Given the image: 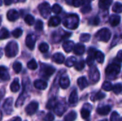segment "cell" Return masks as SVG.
<instances>
[{
	"mask_svg": "<svg viewBox=\"0 0 122 121\" xmlns=\"http://www.w3.org/2000/svg\"><path fill=\"white\" fill-rule=\"evenodd\" d=\"M79 23V18L76 14H69L64 20L63 24L68 29H75L78 27Z\"/></svg>",
	"mask_w": 122,
	"mask_h": 121,
	"instance_id": "1",
	"label": "cell"
},
{
	"mask_svg": "<svg viewBox=\"0 0 122 121\" xmlns=\"http://www.w3.org/2000/svg\"><path fill=\"white\" fill-rule=\"evenodd\" d=\"M121 64L119 63H112L106 68L107 76L110 79H114L121 71Z\"/></svg>",
	"mask_w": 122,
	"mask_h": 121,
	"instance_id": "2",
	"label": "cell"
},
{
	"mask_svg": "<svg viewBox=\"0 0 122 121\" xmlns=\"http://www.w3.org/2000/svg\"><path fill=\"white\" fill-rule=\"evenodd\" d=\"M19 51V46L16 42L10 41L5 47V54L7 57L13 58L16 56Z\"/></svg>",
	"mask_w": 122,
	"mask_h": 121,
	"instance_id": "3",
	"label": "cell"
},
{
	"mask_svg": "<svg viewBox=\"0 0 122 121\" xmlns=\"http://www.w3.org/2000/svg\"><path fill=\"white\" fill-rule=\"evenodd\" d=\"M111 35H112V34H111V31H109V29L103 28V29H100L97 33L96 37L99 41H102L104 42H107L109 41V39L111 38Z\"/></svg>",
	"mask_w": 122,
	"mask_h": 121,
	"instance_id": "4",
	"label": "cell"
},
{
	"mask_svg": "<svg viewBox=\"0 0 122 121\" xmlns=\"http://www.w3.org/2000/svg\"><path fill=\"white\" fill-rule=\"evenodd\" d=\"M38 8H39V11L41 15L42 16V17H44V19H47L49 17V16L50 15L51 11L49 4L47 2H44V3L41 4Z\"/></svg>",
	"mask_w": 122,
	"mask_h": 121,
	"instance_id": "5",
	"label": "cell"
},
{
	"mask_svg": "<svg viewBox=\"0 0 122 121\" xmlns=\"http://www.w3.org/2000/svg\"><path fill=\"white\" fill-rule=\"evenodd\" d=\"M89 78L92 83H97L100 78V73L96 66H91L89 73Z\"/></svg>",
	"mask_w": 122,
	"mask_h": 121,
	"instance_id": "6",
	"label": "cell"
},
{
	"mask_svg": "<svg viewBox=\"0 0 122 121\" xmlns=\"http://www.w3.org/2000/svg\"><path fill=\"white\" fill-rule=\"evenodd\" d=\"M12 105H13V98H8L5 100L4 104H3V109L4 111L6 113V114L9 115L12 113Z\"/></svg>",
	"mask_w": 122,
	"mask_h": 121,
	"instance_id": "7",
	"label": "cell"
},
{
	"mask_svg": "<svg viewBox=\"0 0 122 121\" xmlns=\"http://www.w3.org/2000/svg\"><path fill=\"white\" fill-rule=\"evenodd\" d=\"M38 108H39V104L36 101H33V102H31L25 108V111L27 115L29 116H31L33 115L34 113H35L36 112V111L38 110Z\"/></svg>",
	"mask_w": 122,
	"mask_h": 121,
	"instance_id": "8",
	"label": "cell"
},
{
	"mask_svg": "<svg viewBox=\"0 0 122 121\" xmlns=\"http://www.w3.org/2000/svg\"><path fill=\"white\" fill-rule=\"evenodd\" d=\"M36 36L34 34H29L25 40V44L26 46L30 49V50H34V46H35V44H36Z\"/></svg>",
	"mask_w": 122,
	"mask_h": 121,
	"instance_id": "9",
	"label": "cell"
},
{
	"mask_svg": "<svg viewBox=\"0 0 122 121\" xmlns=\"http://www.w3.org/2000/svg\"><path fill=\"white\" fill-rule=\"evenodd\" d=\"M41 71L43 74L46 76V77H49L51 75L54 74V73L55 72V68L51 66H49V65H42L41 66Z\"/></svg>",
	"mask_w": 122,
	"mask_h": 121,
	"instance_id": "10",
	"label": "cell"
},
{
	"mask_svg": "<svg viewBox=\"0 0 122 121\" xmlns=\"http://www.w3.org/2000/svg\"><path fill=\"white\" fill-rule=\"evenodd\" d=\"M10 79L9 73L8 70L4 66H0V80L3 81H6Z\"/></svg>",
	"mask_w": 122,
	"mask_h": 121,
	"instance_id": "11",
	"label": "cell"
},
{
	"mask_svg": "<svg viewBox=\"0 0 122 121\" xmlns=\"http://www.w3.org/2000/svg\"><path fill=\"white\" fill-rule=\"evenodd\" d=\"M6 16H7V19L9 21H14L16 20H17L19 17V12L15 10V9H11L9 10L8 12H7V14H6Z\"/></svg>",
	"mask_w": 122,
	"mask_h": 121,
	"instance_id": "12",
	"label": "cell"
},
{
	"mask_svg": "<svg viewBox=\"0 0 122 121\" xmlns=\"http://www.w3.org/2000/svg\"><path fill=\"white\" fill-rule=\"evenodd\" d=\"M66 106L61 103H58L55 108H54V113L58 116H61L66 111Z\"/></svg>",
	"mask_w": 122,
	"mask_h": 121,
	"instance_id": "13",
	"label": "cell"
},
{
	"mask_svg": "<svg viewBox=\"0 0 122 121\" xmlns=\"http://www.w3.org/2000/svg\"><path fill=\"white\" fill-rule=\"evenodd\" d=\"M27 96V93L26 91H25V89H24L23 92L20 94V96H19V98L17 99L16 102V104H15V106L16 107H20L24 103V101L26 100V98Z\"/></svg>",
	"mask_w": 122,
	"mask_h": 121,
	"instance_id": "14",
	"label": "cell"
},
{
	"mask_svg": "<svg viewBox=\"0 0 122 121\" xmlns=\"http://www.w3.org/2000/svg\"><path fill=\"white\" fill-rule=\"evenodd\" d=\"M59 85L61 88L66 89L70 85V80H69V77L66 76H62L59 80Z\"/></svg>",
	"mask_w": 122,
	"mask_h": 121,
	"instance_id": "15",
	"label": "cell"
},
{
	"mask_svg": "<svg viewBox=\"0 0 122 121\" xmlns=\"http://www.w3.org/2000/svg\"><path fill=\"white\" fill-rule=\"evenodd\" d=\"M47 82L43 80H36L34 83V86L36 89L44 90L47 87Z\"/></svg>",
	"mask_w": 122,
	"mask_h": 121,
	"instance_id": "16",
	"label": "cell"
},
{
	"mask_svg": "<svg viewBox=\"0 0 122 121\" xmlns=\"http://www.w3.org/2000/svg\"><path fill=\"white\" fill-rule=\"evenodd\" d=\"M74 43L72 41H66L63 45H62V47H63V49L66 52V53H69L71 52L74 48Z\"/></svg>",
	"mask_w": 122,
	"mask_h": 121,
	"instance_id": "17",
	"label": "cell"
},
{
	"mask_svg": "<svg viewBox=\"0 0 122 121\" xmlns=\"http://www.w3.org/2000/svg\"><path fill=\"white\" fill-rule=\"evenodd\" d=\"M74 53L76 55H82L84 51H85V46L84 45L81 44H77L76 45L74 46Z\"/></svg>",
	"mask_w": 122,
	"mask_h": 121,
	"instance_id": "18",
	"label": "cell"
},
{
	"mask_svg": "<svg viewBox=\"0 0 122 121\" xmlns=\"http://www.w3.org/2000/svg\"><path fill=\"white\" fill-rule=\"evenodd\" d=\"M121 21V17L119 15H112L109 18V23L112 26H117L119 24Z\"/></svg>",
	"mask_w": 122,
	"mask_h": 121,
	"instance_id": "19",
	"label": "cell"
},
{
	"mask_svg": "<svg viewBox=\"0 0 122 121\" xmlns=\"http://www.w3.org/2000/svg\"><path fill=\"white\" fill-rule=\"evenodd\" d=\"M77 83L81 90H84L88 86V81L86 77H80L77 80Z\"/></svg>",
	"mask_w": 122,
	"mask_h": 121,
	"instance_id": "20",
	"label": "cell"
},
{
	"mask_svg": "<svg viewBox=\"0 0 122 121\" xmlns=\"http://www.w3.org/2000/svg\"><path fill=\"white\" fill-rule=\"evenodd\" d=\"M110 111H111V107L109 106L100 107L97 110V113L101 115V116H107L110 113Z\"/></svg>",
	"mask_w": 122,
	"mask_h": 121,
	"instance_id": "21",
	"label": "cell"
},
{
	"mask_svg": "<svg viewBox=\"0 0 122 121\" xmlns=\"http://www.w3.org/2000/svg\"><path fill=\"white\" fill-rule=\"evenodd\" d=\"M52 59L55 63H56L58 64H61V63H64V56L61 53H56L54 54Z\"/></svg>",
	"mask_w": 122,
	"mask_h": 121,
	"instance_id": "22",
	"label": "cell"
},
{
	"mask_svg": "<svg viewBox=\"0 0 122 121\" xmlns=\"http://www.w3.org/2000/svg\"><path fill=\"white\" fill-rule=\"evenodd\" d=\"M113 0H99V6L102 9H107L112 4Z\"/></svg>",
	"mask_w": 122,
	"mask_h": 121,
	"instance_id": "23",
	"label": "cell"
},
{
	"mask_svg": "<svg viewBox=\"0 0 122 121\" xmlns=\"http://www.w3.org/2000/svg\"><path fill=\"white\" fill-rule=\"evenodd\" d=\"M60 23H61V19L59 17V16H52V17H51V19H49V23H48V24H49V26H53V27H54V26H59V24H60Z\"/></svg>",
	"mask_w": 122,
	"mask_h": 121,
	"instance_id": "24",
	"label": "cell"
},
{
	"mask_svg": "<svg viewBox=\"0 0 122 121\" xmlns=\"http://www.w3.org/2000/svg\"><path fill=\"white\" fill-rule=\"evenodd\" d=\"M19 89H20V85L19 83V79L15 78L10 86V90L11 91V92L16 93V92H18Z\"/></svg>",
	"mask_w": 122,
	"mask_h": 121,
	"instance_id": "25",
	"label": "cell"
},
{
	"mask_svg": "<svg viewBox=\"0 0 122 121\" xmlns=\"http://www.w3.org/2000/svg\"><path fill=\"white\" fill-rule=\"evenodd\" d=\"M78 101V94H77V92L76 90H74L70 96H69V102L70 104H75Z\"/></svg>",
	"mask_w": 122,
	"mask_h": 121,
	"instance_id": "26",
	"label": "cell"
},
{
	"mask_svg": "<svg viewBox=\"0 0 122 121\" xmlns=\"http://www.w3.org/2000/svg\"><path fill=\"white\" fill-rule=\"evenodd\" d=\"M76 63V58L74 56L69 57L65 61V65L67 67H72V66H75Z\"/></svg>",
	"mask_w": 122,
	"mask_h": 121,
	"instance_id": "27",
	"label": "cell"
},
{
	"mask_svg": "<svg viewBox=\"0 0 122 121\" xmlns=\"http://www.w3.org/2000/svg\"><path fill=\"white\" fill-rule=\"evenodd\" d=\"M57 101H56V98H52L51 99L49 100L47 104H46V108L47 109H54L55 108V106H56L57 104Z\"/></svg>",
	"mask_w": 122,
	"mask_h": 121,
	"instance_id": "28",
	"label": "cell"
},
{
	"mask_svg": "<svg viewBox=\"0 0 122 121\" xmlns=\"http://www.w3.org/2000/svg\"><path fill=\"white\" fill-rule=\"evenodd\" d=\"M90 113H91V109L86 108L85 107H84L81 111V116L83 119L89 118L90 116Z\"/></svg>",
	"mask_w": 122,
	"mask_h": 121,
	"instance_id": "29",
	"label": "cell"
},
{
	"mask_svg": "<svg viewBox=\"0 0 122 121\" xmlns=\"http://www.w3.org/2000/svg\"><path fill=\"white\" fill-rule=\"evenodd\" d=\"M76 113L75 111H71L64 118V121H74L76 118Z\"/></svg>",
	"mask_w": 122,
	"mask_h": 121,
	"instance_id": "30",
	"label": "cell"
},
{
	"mask_svg": "<svg viewBox=\"0 0 122 121\" xmlns=\"http://www.w3.org/2000/svg\"><path fill=\"white\" fill-rule=\"evenodd\" d=\"M95 59L97 60V61L99 63H102L104 61V55L102 51H97L95 53V56H94Z\"/></svg>",
	"mask_w": 122,
	"mask_h": 121,
	"instance_id": "31",
	"label": "cell"
},
{
	"mask_svg": "<svg viewBox=\"0 0 122 121\" xmlns=\"http://www.w3.org/2000/svg\"><path fill=\"white\" fill-rule=\"evenodd\" d=\"M9 32L6 29L2 28L1 29H0V40L7 39L9 38Z\"/></svg>",
	"mask_w": 122,
	"mask_h": 121,
	"instance_id": "32",
	"label": "cell"
},
{
	"mask_svg": "<svg viewBox=\"0 0 122 121\" xmlns=\"http://www.w3.org/2000/svg\"><path fill=\"white\" fill-rule=\"evenodd\" d=\"M112 10L116 13H122V4H121L120 2H116L112 6Z\"/></svg>",
	"mask_w": 122,
	"mask_h": 121,
	"instance_id": "33",
	"label": "cell"
},
{
	"mask_svg": "<svg viewBox=\"0 0 122 121\" xmlns=\"http://www.w3.org/2000/svg\"><path fill=\"white\" fill-rule=\"evenodd\" d=\"M24 21L26 24H27L29 26H31L34 24V17L31 14H27L24 18Z\"/></svg>",
	"mask_w": 122,
	"mask_h": 121,
	"instance_id": "34",
	"label": "cell"
},
{
	"mask_svg": "<svg viewBox=\"0 0 122 121\" xmlns=\"http://www.w3.org/2000/svg\"><path fill=\"white\" fill-rule=\"evenodd\" d=\"M27 67L28 68L31 69V70H35L37 68L38 66L36 63V61L35 59H31L30 60L28 63H27Z\"/></svg>",
	"mask_w": 122,
	"mask_h": 121,
	"instance_id": "35",
	"label": "cell"
},
{
	"mask_svg": "<svg viewBox=\"0 0 122 121\" xmlns=\"http://www.w3.org/2000/svg\"><path fill=\"white\" fill-rule=\"evenodd\" d=\"M49 46L46 43H41L39 46V50L41 53H46L49 51Z\"/></svg>",
	"mask_w": 122,
	"mask_h": 121,
	"instance_id": "36",
	"label": "cell"
},
{
	"mask_svg": "<svg viewBox=\"0 0 122 121\" xmlns=\"http://www.w3.org/2000/svg\"><path fill=\"white\" fill-rule=\"evenodd\" d=\"M112 91L115 94H119L122 92V84L121 83H117L114 86H113Z\"/></svg>",
	"mask_w": 122,
	"mask_h": 121,
	"instance_id": "37",
	"label": "cell"
},
{
	"mask_svg": "<svg viewBox=\"0 0 122 121\" xmlns=\"http://www.w3.org/2000/svg\"><path fill=\"white\" fill-rule=\"evenodd\" d=\"M21 68H22V65L20 62H15L13 64V69L15 73H20L21 71Z\"/></svg>",
	"mask_w": 122,
	"mask_h": 121,
	"instance_id": "38",
	"label": "cell"
},
{
	"mask_svg": "<svg viewBox=\"0 0 122 121\" xmlns=\"http://www.w3.org/2000/svg\"><path fill=\"white\" fill-rule=\"evenodd\" d=\"M85 66V61L84 60H81L79 62H76V63L75 64L74 67L75 69L77 71H81Z\"/></svg>",
	"mask_w": 122,
	"mask_h": 121,
	"instance_id": "39",
	"label": "cell"
},
{
	"mask_svg": "<svg viewBox=\"0 0 122 121\" xmlns=\"http://www.w3.org/2000/svg\"><path fill=\"white\" fill-rule=\"evenodd\" d=\"M102 88L106 91H110L113 88V85L109 81H106L102 84Z\"/></svg>",
	"mask_w": 122,
	"mask_h": 121,
	"instance_id": "40",
	"label": "cell"
},
{
	"mask_svg": "<svg viewBox=\"0 0 122 121\" xmlns=\"http://www.w3.org/2000/svg\"><path fill=\"white\" fill-rule=\"evenodd\" d=\"M61 9H62L61 6L60 5H59L58 4H54V5L52 6V7H51V11H52L54 14H59V13H61Z\"/></svg>",
	"mask_w": 122,
	"mask_h": 121,
	"instance_id": "41",
	"label": "cell"
},
{
	"mask_svg": "<svg viewBox=\"0 0 122 121\" xmlns=\"http://www.w3.org/2000/svg\"><path fill=\"white\" fill-rule=\"evenodd\" d=\"M12 36L14 37V38H19L20 37L22 34H23V31L20 29V28H17L16 29H14L13 31H12Z\"/></svg>",
	"mask_w": 122,
	"mask_h": 121,
	"instance_id": "42",
	"label": "cell"
},
{
	"mask_svg": "<svg viewBox=\"0 0 122 121\" xmlns=\"http://www.w3.org/2000/svg\"><path fill=\"white\" fill-rule=\"evenodd\" d=\"M105 96H106L105 93H102V92L99 91V92H98L97 93H96V94H95V96L93 97L94 98H92V100H93V101L102 100V99H103Z\"/></svg>",
	"mask_w": 122,
	"mask_h": 121,
	"instance_id": "43",
	"label": "cell"
},
{
	"mask_svg": "<svg viewBox=\"0 0 122 121\" xmlns=\"http://www.w3.org/2000/svg\"><path fill=\"white\" fill-rule=\"evenodd\" d=\"M92 10V6L89 4H86L81 9V12L83 14H87Z\"/></svg>",
	"mask_w": 122,
	"mask_h": 121,
	"instance_id": "44",
	"label": "cell"
},
{
	"mask_svg": "<svg viewBox=\"0 0 122 121\" xmlns=\"http://www.w3.org/2000/svg\"><path fill=\"white\" fill-rule=\"evenodd\" d=\"M90 38H91V36L90 34H82L81 36H80V38H79V40L82 42H87L90 40Z\"/></svg>",
	"mask_w": 122,
	"mask_h": 121,
	"instance_id": "45",
	"label": "cell"
},
{
	"mask_svg": "<svg viewBox=\"0 0 122 121\" xmlns=\"http://www.w3.org/2000/svg\"><path fill=\"white\" fill-rule=\"evenodd\" d=\"M44 27V24L42 22V21L41 20H37L36 24H35V29L36 31H41L43 29Z\"/></svg>",
	"mask_w": 122,
	"mask_h": 121,
	"instance_id": "46",
	"label": "cell"
},
{
	"mask_svg": "<svg viewBox=\"0 0 122 121\" xmlns=\"http://www.w3.org/2000/svg\"><path fill=\"white\" fill-rule=\"evenodd\" d=\"M120 118L119 115L117 112L114 111L112 113L111 117H110V121H118Z\"/></svg>",
	"mask_w": 122,
	"mask_h": 121,
	"instance_id": "47",
	"label": "cell"
},
{
	"mask_svg": "<svg viewBox=\"0 0 122 121\" xmlns=\"http://www.w3.org/2000/svg\"><path fill=\"white\" fill-rule=\"evenodd\" d=\"M94 56H88L87 58H86V63L88 64V66H92L94 62Z\"/></svg>",
	"mask_w": 122,
	"mask_h": 121,
	"instance_id": "48",
	"label": "cell"
},
{
	"mask_svg": "<svg viewBox=\"0 0 122 121\" xmlns=\"http://www.w3.org/2000/svg\"><path fill=\"white\" fill-rule=\"evenodd\" d=\"M54 116L51 113H48L44 118V121H54Z\"/></svg>",
	"mask_w": 122,
	"mask_h": 121,
	"instance_id": "49",
	"label": "cell"
},
{
	"mask_svg": "<svg viewBox=\"0 0 122 121\" xmlns=\"http://www.w3.org/2000/svg\"><path fill=\"white\" fill-rule=\"evenodd\" d=\"M84 4V0H73L72 5L75 7H79Z\"/></svg>",
	"mask_w": 122,
	"mask_h": 121,
	"instance_id": "50",
	"label": "cell"
},
{
	"mask_svg": "<svg viewBox=\"0 0 122 121\" xmlns=\"http://www.w3.org/2000/svg\"><path fill=\"white\" fill-rule=\"evenodd\" d=\"M97 51L95 48H90L88 51V53H89V56H95V53H96Z\"/></svg>",
	"mask_w": 122,
	"mask_h": 121,
	"instance_id": "51",
	"label": "cell"
},
{
	"mask_svg": "<svg viewBox=\"0 0 122 121\" xmlns=\"http://www.w3.org/2000/svg\"><path fill=\"white\" fill-rule=\"evenodd\" d=\"M99 22H100L99 18L98 16H96V17H94V18L93 19V21H92V24L93 25L97 26V25H98V24H99Z\"/></svg>",
	"mask_w": 122,
	"mask_h": 121,
	"instance_id": "52",
	"label": "cell"
},
{
	"mask_svg": "<svg viewBox=\"0 0 122 121\" xmlns=\"http://www.w3.org/2000/svg\"><path fill=\"white\" fill-rule=\"evenodd\" d=\"M117 58L119 61L122 62V50L119 51L117 53Z\"/></svg>",
	"mask_w": 122,
	"mask_h": 121,
	"instance_id": "53",
	"label": "cell"
},
{
	"mask_svg": "<svg viewBox=\"0 0 122 121\" xmlns=\"http://www.w3.org/2000/svg\"><path fill=\"white\" fill-rule=\"evenodd\" d=\"M4 1L6 5H10L12 2V0H4Z\"/></svg>",
	"mask_w": 122,
	"mask_h": 121,
	"instance_id": "54",
	"label": "cell"
},
{
	"mask_svg": "<svg viewBox=\"0 0 122 121\" xmlns=\"http://www.w3.org/2000/svg\"><path fill=\"white\" fill-rule=\"evenodd\" d=\"M11 121H21V119L19 117H16V118H15L14 120H12Z\"/></svg>",
	"mask_w": 122,
	"mask_h": 121,
	"instance_id": "55",
	"label": "cell"
},
{
	"mask_svg": "<svg viewBox=\"0 0 122 121\" xmlns=\"http://www.w3.org/2000/svg\"><path fill=\"white\" fill-rule=\"evenodd\" d=\"M65 1L68 4H72L73 3V0H65Z\"/></svg>",
	"mask_w": 122,
	"mask_h": 121,
	"instance_id": "56",
	"label": "cell"
},
{
	"mask_svg": "<svg viewBox=\"0 0 122 121\" xmlns=\"http://www.w3.org/2000/svg\"><path fill=\"white\" fill-rule=\"evenodd\" d=\"M3 54H4V52H3V50L1 48H0V58L3 56Z\"/></svg>",
	"mask_w": 122,
	"mask_h": 121,
	"instance_id": "57",
	"label": "cell"
},
{
	"mask_svg": "<svg viewBox=\"0 0 122 121\" xmlns=\"http://www.w3.org/2000/svg\"><path fill=\"white\" fill-rule=\"evenodd\" d=\"M15 3H19V2H24L26 0H13Z\"/></svg>",
	"mask_w": 122,
	"mask_h": 121,
	"instance_id": "58",
	"label": "cell"
},
{
	"mask_svg": "<svg viewBox=\"0 0 122 121\" xmlns=\"http://www.w3.org/2000/svg\"><path fill=\"white\" fill-rule=\"evenodd\" d=\"M2 5V0H0V6Z\"/></svg>",
	"mask_w": 122,
	"mask_h": 121,
	"instance_id": "59",
	"label": "cell"
},
{
	"mask_svg": "<svg viewBox=\"0 0 122 121\" xmlns=\"http://www.w3.org/2000/svg\"><path fill=\"white\" fill-rule=\"evenodd\" d=\"M1 16H0V25H1Z\"/></svg>",
	"mask_w": 122,
	"mask_h": 121,
	"instance_id": "60",
	"label": "cell"
},
{
	"mask_svg": "<svg viewBox=\"0 0 122 121\" xmlns=\"http://www.w3.org/2000/svg\"><path fill=\"white\" fill-rule=\"evenodd\" d=\"M122 121V118H120L119 119V121Z\"/></svg>",
	"mask_w": 122,
	"mask_h": 121,
	"instance_id": "61",
	"label": "cell"
}]
</instances>
